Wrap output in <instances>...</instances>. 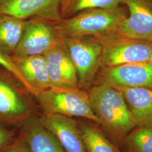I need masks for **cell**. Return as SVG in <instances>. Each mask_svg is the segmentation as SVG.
Listing matches in <instances>:
<instances>
[{
  "label": "cell",
  "instance_id": "6da1fadb",
  "mask_svg": "<svg viewBox=\"0 0 152 152\" xmlns=\"http://www.w3.org/2000/svg\"><path fill=\"white\" fill-rule=\"evenodd\" d=\"M92 110L110 135L118 140L137 126L120 90L104 84H96L88 91Z\"/></svg>",
  "mask_w": 152,
  "mask_h": 152
},
{
  "label": "cell",
  "instance_id": "7a4b0ae2",
  "mask_svg": "<svg viewBox=\"0 0 152 152\" xmlns=\"http://www.w3.org/2000/svg\"><path fill=\"white\" fill-rule=\"evenodd\" d=\"M127 16L120 6L93 8L52 23L60 37L90 36L99 38L117 32L120 24Z\"/></svg>",
  "mask_w": 152,
  "mask_h": 152
},
{
  "label": "cell",
  "instance_id": "3957f363",
  "mask_svg": "<svg viewBox=\"0 0 152 152\" xmlns=\"http://www.w3.org/2000/svg\"><path fill=\"white\" fill-rule=\"evenodd\" d=\"M35 97L45 113L80 117L100 125L92 110L88 93L85 90L51 87L39 91Z\"/></svg>",
  "mask_w": 152,
  "mask_h": 152
},
{
  "label": "cell",
  "instance_id": "277c9868",
  "mask_svg": "<svg viewBox=\"0 0 152 152\" xmlns=\"http://www.w3.org/2000/svg\"><path fill=\"white\" fill-rule=\"evenodd\" d=\"M61 42L75 66L78 87L90 88L100 68L102 45L90 36L60 37Z\"/></svg>",
  "mask_w": 152,
  "mask_h": 152
},
{
  "label": "cell",
  "instance_id": "5b68a950",
  "mask_svg": "<svg viewBox=\"0 0 152 152\" xmlns=\"http://www.w3.org/2000/svg\"><path fill=\"white\" fill-rule=\"evenodd\" d=\"M98 38L102 45L100 68L149 61L152 41L131 38L117 32Z\"/></svg>",
  "mask_w": 152,
  "mask_h": 152
},
{
  "label": "cell",
  "instance_id": "8992f818",
  "mask_svg": "<svg viewBox=\"0 0 152 152\" xmlns=\"http://www.w3.org/2000/svg\"><path fill=\"white\" fill-rule=\"evenodd\" d=\"M22 88H25L16 77L0 66V125L15 124L30 113Z\"/></svg>",
  "mask_w": 152,
  "mask_h": 152
},
{
  "label": "cell",
  "instance_id": "52a82bcc",
  "mask_svg": "<svg viewBox=\"0 0 152 152\" xmlns=\"http://www.w3.org/2000/svg\"><path fill=\"white\" fill-rule=\"evenodd\" d=\"M60 41L53 23L39 18L26 20L20 41L12 56L44 55Z\"/></svg>",
  "mask_w": 152,
  "mask_h": 152
},
{
  "label": "cell",
  "instance_id": "ba28073f",
  "mask_svg": "<svg viewBox=\"0 0 152 152\" xmlns=\"http://www.w3.org/2000/svg\"><path fill=\"white\" fill-rule=\"evenodd\" d=\"M95 80L115 88L147 87L152 90V64L149 61L101 68Z\"/></svg>",
  "mask_w": 152,
  "mask_h": 152
},
{
  "label": "cell",
  "instance_id": "9c48e42d",
  "mask_svg": "<svg viewBox=\"0 0 152 152\" xmlns=\"http://www.w3.org/2000/svg\"><path fill=\"white\" fill-rule=\"evenodd\" d=\"M0 13L25 20L39 18L51 23L61 20L60 0H0Z\"/></svg>",
  "mask_w": 152,
  "mask_h": 152
},
{
  "label": "cell",
  "instance_id": "30bf717a",
  "mask_svg": "<svg viewBox=\"0 0 152 152\" xmlns=\"http://www.w3.org/2000/svg\"><path fill=\"white\" fill-rule=\"evenodd\" d=\"M129 11L117 33L131 38L152 41V0H122Z\"/></svg>",
  "mask_w": 152,
  "mask_h": 152
},
{
  "label": "cell",
  "instance_id": "8fae6325",
  "mask_svg": "<svg viewBox=\"0 0 152 152\" xmlns=\"http://www.w3.org/2000/svg\"><path fill=\"white\" fill-rule=\"evenodd\" d=\"M44 55L53 87L79 88L75 66L61 40Z\"/></svg>",
  "mask_w": 152,
  "mask_h": 152
},
{
  "label": "cell",
  "instance_id": "7c38bea8",
  "mask_svg": "<svg viewBox=\"0 0 152 152\" xmlns=\"http://www.w3.org/2000/svg\"><path fill=\"white\" fill-rule=\"evenodd\" d=\"M66 152H87L79 126L71 117L59 114L44 113L41 119Z\"/></svg>",
  "mask_w": 152,
  "mask_h": 152
},
{
  "label": "cell",
  "instance_id": "4fadbf2b",
  "mask_svg": "<svg viewBox=\"0 0 152 152\" xmlns=\"http://www.w3.org/2000/svg\"><path fill=\"white\" fill-rule=\"evenodd\" d=\"M10 56L23 77L35 91L36 95L39 91L53 87L44 55L23 58Z\"/></svg>",
  "mask_w": 152,
  "mask_h": 152
},
{
  "label": "cell",
  "instance_id": "5bb4252c",
  "mask_svg": "<svg viewBox=\"0 0 152 152\" xmlns=\"http://www.w3.org/2000/svg\"><path fill=\"white\" fill-rule=\"evenodd\" d=\"M125 102L137 126L152 124V90L147 87H120Z\"/></svg>",
  "mask_w": 152,
  "mask_h": 152
},
{
  "label": "cell",
  "instance_id": "9a60e30c",
  "mask_svg": "<svg viewBox=\"0 0 152 152\" xmlns=\"http://www.w3.org/2000/svg\"><path fill=\"white\" fill-rule=\"evenodd\" d=\"M23 140L31 152H66L41 120L34 122L28 127Z\"/></svg>",
  "mask_w": 152,
  "mask_h": 152
},
{
  "label": "cell",
  "instance_id": "2e32d148",
  "mask_svg": "<svg viewBox=\"0 0 152 152\" xmlns=\"http://www.w3.org/2000/svg\"><path fill=\"white\" fill-rule=\"evenodd\" d=\"M26 20L0 13V51L12 55L22 37Z\"/></svg>",
  "mask_w": 152,
  "mask_h": 152
},
{
  "label": "cell",
  "instance_id": "e0dca14e",
  "mask_svg": "<svg viewBox=\"0 0 152 152\" xmlns=\"http://www.w3.org/2000/svg\"><path fill=\"white\" fill-rule=\"evenodd\" d=\"M122 0H60L61 19L69 18L81 11L93 8H114Z\"/></svg>",
  "mask_w": 152,
  "mask_h": 152
},
{
  "label": "cell",
  "instance_id": "ac0fdd59",
  "mask_svg": "<svg viewBox=\"0 0 152 152\" xmlns=\"http://www.w3.org/2000/svg\"><path fill=\"white\" fill-rule=\"evenodd\" d=\"M78 126L87 152H120L96 127L86 124Z\"/></svg>",
  "mask_w": 152,
  "mask_h": 152
},
{
  "label": "cell",
  "instance_id": "d6986e66",
  "mask_svg": "<svg viewBox=\"0 0 152 152\" xmlns=\"http://www.w3.org/2000/svg\"><path fill=\"white\" fill-rule=\"evenodd\" d=\"M124 139L129 152H152V126H137Z\"/></svg>",
  "mask_w": 152,
  "mask_h": 152
},
{
  "label": "cell",
  "instance_id": "ffe728a7",
  "mask_svg": "<svg viewBox=\"0 0 152 152\" xmlns=\"http://www.w3.org/2000/svg\"><path fill=\"white\" fill-rule=\"evenodd\" d=\"M0 66L4 68L15 76L22 83V85L24 87L28 92H29V94H32L34 96L36 95L35 91L28 83L18 69L16 65H15L14 63L12 60L11 56L5 54L1 51H0Z\"/></svg>",
  "mask_w": 152,
  "mask_h": 152
},
{
  "label": "cell",
  "instance_id": "44dd1931",
  "mask_svg": "<svg viewBox=\"0 0 152 152\" xmlns=\"http://www.w3.org/2000/svg\"><path fill=\"white\" fill-rule=\"evenodd\" d=\"M14 135V131L0 125V152L13 140Z\"/></svg>",
  "mask_w": 152,
  "mask_h": 152
},
{
  "label": "cell",
  "instance_id": "7402d4cb",
  "mask_svg": "<svg viewBox=\"0 0 152 152\" xmlns=\"http://www.w3.org/2000/svg\"><path fill=\"white\" fill-rule=\"evenodd\" d=\"M0 152H31L23 139L11 141Z\"/></svg>",
  "mask_w": 152,
  "mask_h": 152
},
{
  "label": "cell",
  "instance_id": "603a6c76",
  "mask_svg": "<svg viewBox=\"0 0 152 152\" xmlns=\"http://www.w3.org/2000/svg\"><path fill=\"white\" fill-rule=\"evenodd\" d=\"M149 63H151V64H152V51H151V55H150V57H149Z\"/></svg>",
  "mask_w": 152,
  "mask_h": 152
},
{
  "label": "cell",
  "instance_id": "cb8c5ba5",
  "mask_svg": "<svg viewBox=\"0 0 152 152\" xmlns=\"http://www.w3.org/2000/svg\"><path fill=\"white\" fill-rule=\"evenodd\" d=\"M151 126H152V125H151Z\"/></svg>",
  "mask_w": 152,
  "mask_h": 152
}]
</instances>
